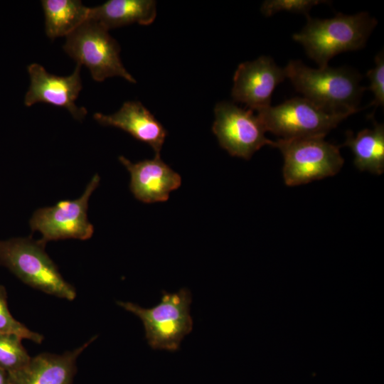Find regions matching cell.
<instances>
[{
	"label": "cell",
	"instance_id": "6da1fadb",
	"mask_svg": "<svg viewBox=\"0 0 384 384\" xmlns=\"http://www.w3.org/2000/svg\"><path fill=\"white\" fill-rule=\"evenodd\" d=\"M284 68L295 90L326 112L348 117L358 107L363 92L362 76L347 67L329 65L314 69L301 60H290Z\"/></svg>",
	"mask_w": 384,
	"mask_h": 384
},
{
	"label": "cell",
	"instance_id": "7a4b0ae2",
	"mask_svg": "<svg viewBox=\"0 0 384 384\" xmlns=\"http://www.w3.org/2000/svg\"><path fill=\"white\" fill-rule=\"evenodd\" d=\"M306 18V25L292 38L319 68L329 65V60L340 53L363 48L378 23L366 11L353 15L339 13L324 19L309 15Z\"/></svg>",
	"mask_w": 384,
	"mask_h": 384
},
{
	"label": "cell",
	"instance_id": "3957f363",
	"mask_svg": "<svg viewBox=\"0 0 384 384\" xmlns=\"http://www.w3.org/2000/svg\"><path fill=\"white\" fill-rule=\"evenodd\" d=\"M0 265L36 289L69 301L76 297L75 287L64 279L39 240L31 238L0 240Z\"/></svg>",
	"mask_w": 384,
	"mask_h": 384
},
{
	"label": "cell",
	"instance_id": "277c9868",
	"mask_svg": "<svg viewBox=\"0 0 384 384\" xmlns=\"http://www.w3.org/2000/svg\"><path fill=\"white\" fill-rule=\"evenodd\" d=\"M191 302L190 290L182 288L174 293L162 291L160 302L151 308L129 302L119 301L117 304L140 319L151 348L176 351L183 338L193 330Z\"/></svg>",
	"mask_w": 384,
	"mask_h": 384
},
{
	"label": "cell",
	"instance_id": "5b68a950",
	"mask_svg": "<svg viewBox=\"0 0 384 384\" xmlns=\"http://www.w3.org/2000/svg\"><path fill=\"white\" fill-rule=\"evenodd\" d=\"M318 136L299 139H279L274 142L282 154L283 177L289 186L306 184L315 180L336 175L344 160L339 146Z\"/></svg>",
	"mask_w": 384,
	"mask_h": 384
},
{
	"label": "cell",
	"instance_id": "8992f818",
	"mask_svg": "<svg viewBox=\"0 0 384 384\" xmlns=\"http://www.w3.org/2000/svg\"><path fill=\"white\" fill-rule=\"evenodd\" d=\"M63 49L78 65L86 66L97 82L119 76L136 82L121 61L118 43L96 21L87 20L67 36Z\"/></svg>",
	"mask_w": 384,
	"mask_h": 384
},
{
	"label": "cell",
	"instance_id": "52a82bcc",
	"mask_svg": "<svg viewBox=\"0 0 384 384\" xmlns=\"http://www.w3.org/2000/svg\"><path fill=\"white\" fill-rule=\"evenodd\" d=\"M257 112L266 132L284 139L325 137L348 117L326 112L307 99L299 97Z\"/></svg>",
	"mask_w": 384,
	"mask_h": 384
},
{
	"label": "cell",
	"instance_id": "ba28073f",
	"mask_svg": "<svg viewBox=\"0 0 384 384\" xmlns=\"http://www.w3.org/2000/svg\"><path fill=\"white\" fill-rule=\"evenodd\" d=\"M95 174L86 186L83 194L75 200H64L55 206L37 209L30 220L32 232L38 231V240L46 244L52 240L65 239L87 240L94 233V227L87 218L88 201L100 183Z\"/></svg>",
	"mask_w": 384,
	"mask_h": 384
},
{
	"label": "cell",
	"instance_id": "9c48e42d",
	"mask_svg": "<svg viewBox=\"0 0 384 384\" xmlns=\"http://www.w3.org/2000/svg\"><path fill=\"white\" fill-rule=\"evenodd\" d=\"M214 114L212 130L231 156L250 159L262 146H273L274 142L265 137L266 130L252 110L222 101L216 104Z\"/></svg>",
	"mask_w": 384,
	"mask_h": 384
},
{
	"label": "cell",
	"instance_id": "30bf717a",
	"mask_svg": "<svg viewBox=\"0 0 384 384\" xmlns=\"http://www.w3.org/2000/svg\"><path fill=\"white\" fill-rule=\"evenodd\" d=\"M285 78L284 68L279 67L271 57L262 55L238 66L231 96L234 101L257 112L271 106L275 87Z\"/></svg>",
	"mask_w": 384,
	"mask_h": 384
},
{
	"label": "cell",
	"instance_id": "8fae6325",
	"mask_svg": "<svg viewBox=\"0 0 384 384\" xmlns=\"http://www.w3.org/2000/svg\"><path fill=\"white\" fill-rule=\"evenodd\" d=\"M80 67L77 64L68 76H57L38 63L29 65L30 86L25 95V105L29 107L37 102L48 103L68 110L76 119H82L87 110L78 107L75 102L82 90Z\"/></svg>",
	"mask_w": 384,
	"mask_h": 384
},
{
	"label": "cell",
	"instance_id": "7c38bea8",
	"mask_svg": "<svg viewBox=\"0 0 384 384\" xmlns=\"http://www.w3.org/2000/svg\"><path fill=\"white\" fill-rule=\"evenodd\" d=\"M119 160L130 173V191L143 203L166 201L170 193L181 184L180 175L164 163L160 156L137 163L122 156Z\"/></svg>",
	"mask_w": 384,
	"mask_h": 384
},
{
	"label": "cell",
	"instance_id": "4fadbf2b",
	"mask_svg": "<svg viewBox=\"0 0 384 384\" xmlns=\"http://www.w3.org/2000/svg\"><path fill=\"white\" fill-rule=\"evenodd\" d=\"M96 338L60 355L42 353L31 358L23 368L9 372V384H73L77 359Z\"/></svg>",
	"mask_w": 384,
	"mask_h": 384
},
{
	"label": "cell",
	"instance_id": "5bb4252c",
	"mask_svg": "<svg viewBox=\"0 0 384 384\" xmlns=\"http://www.w3.org/2000/svg\"><path fill=\"white\" fill-rule=\"evenodd\" d=\"M93 117L100 124L119 128L134 139L148 144L155 156H160L167 132L140 102L127 101L112 114L97 112Z\"/></svg>",
	"mask_w": 384,
	"mask_h": 384
},
{
	"label": "cell",
	"instance_id": "9a60e30c",
	"mask_svg": "<svg viewBox=\"0 0 384 384\" xmlns=\"http://www.w3.org/2000/svg\"><path fill=\"white\" fill-rule=\"evenodd\" d=\"M156 16V4L154 0H110L89 9L88 18L107 29L127 26L133 23L149 25Z\"/></svg>",
	"mask_w": 384,
	"mask_h": 384
},
{
	"label": "cell",
	"instance_id": "2e32d148",
	"mask_svg": "<svg viewBox=\"0 0 384 384\" xmlns=\"http://www.w3.org/2000/svg\"><path fill=\"white\" fill-rule=\"evenodd\" d=\"M343 146L354 156V165L362 171L380 175L384 171V125L377 122L373 127L361 130L356 135L346 132Z\"/></svg>",
	"mask_w": 384,
	"mask_h": 384
},
{
	"label": "cell",
	"instance_id": "e0dca14e",
	"mask_svg": "<svg viewBox=\"0 0 384 384\" xmlns=\"http://www.w3.org/2000/svg\"><path fill=\"white\" fill-rule=\"evenodd\" d=\"M46 35L51 39L67 36L87 21L89 9L79 0L41 1Z\"/></svg>",
	"mask_w": 384,
	"mask_h": 384
},
{
	"label": "cell",
	"instance_id": "ac0fdd59",
	"mask_svg": "<svg viewBox=\"0 0 384 384\" xmlns=\"http://www.w3.org/2000/svg\"><path fill=\"white\" fill-rule=\"evenodd\" d=\"M21 340L16 334L0 333V367L8 372L23 368L31 358Z\"/></svg>",
	"mask_w": 384,
	"mask_h": 384
},
{
	"label": "cell",
	"instance_id": "d6986e66",
	"mask_svg": "<svg viewBox=\"0 0 384 384\" xmlns=\"http://www.w3.org/2000/svg\"><path fill=\"white\" fill-rule=\"evenodd\" d=\"M0 333L14 334L36 343H41L44 340L42 334L30 330L11 315L7 304V293L3 285H0Z\"/></svg>",
	"mask_w": 384,
	"mask_h": 384
},
{
	"label": "cell",
	"instance_id": "ffe728a7",
	"mask_svg": "<svg viewBox=\"0 0 384 384\" xmlns=\"http://www.w3.org/2000/svg\"><path fill=\"white\" fill-rule=\"evenodd\" d=\"M329 3L325 0H266L261 6V12L267 17L279 11H287L309 16L311 9L320 4Z\"/></svg>",
	"mask_w": 384,
	"mask_h": 384
},
{
	"label": "cell",
	"instance_id": "44dd1931",
	"mask_svg": "<svg viewBox=\"0 0 384 384\" xmlns=\"http://www.w3.org/2000/svg\"><path fill=\"white\" fill-rule=\"evenodd\" d=\"M370 80L368 89L373 92L374 98L370 105L375 108L384 105V54L380 50L375 57V66L367 72Z\"/></svg>",
	"mask_w": 384,
	"mask_h": 384
},
{
	"label": "cell",
	"instance_id": "7402d4cb",
	"mask_svg": "<svg viewBox=\"0 0 384 384\" xmlns=\"http://www.w3.org/2000/svg\"><path fill=\"white\" fill-rule=\"evenodd\" d=\"M0 384H9V372L0 367Z\"/></svg>",
	"mask_w": 384,
	"mask_h": 384
}]
</instances>
